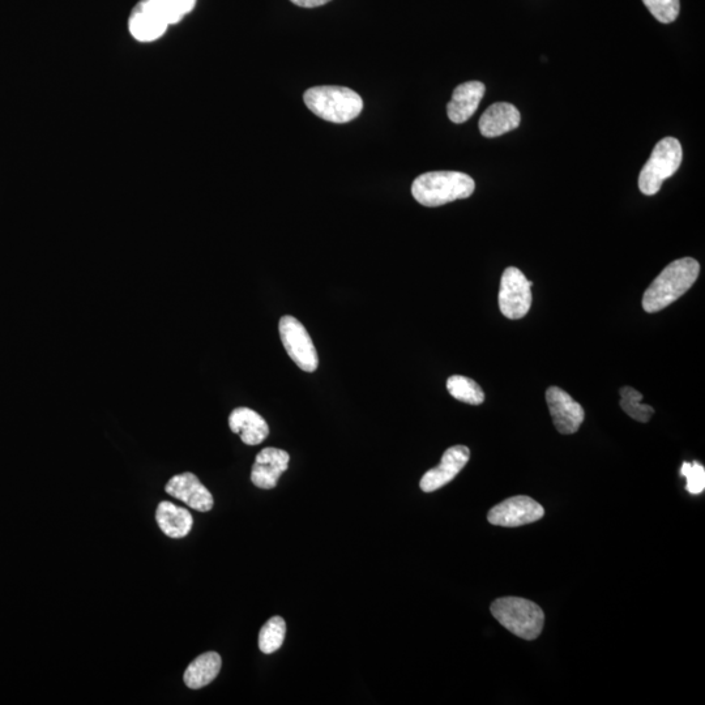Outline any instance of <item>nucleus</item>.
<instances>
[{
    "instance_id": "nucleus-8",
    "label": "nucleus",
    "mask_w": 705,
    "mask_h": 705,
    "mask_svg": "<svg viewBox=\"0 0 705 705\" xmlns=\"http://www.w3.org/2000/svg\"><path fill=\"white\" fill-rule=\"evenodd\" d=\"M545 516L544 507L534 499L519 495L491 508L487 520L498 527L516 528L536 523Z\"/></svg>"
},
{
    "instance_id": "nucleus-7",
    "label": "nucleus",
    "mask_w": 705,
    "mask_h": 705,
    "mask_svg": "<svg viewBox=\"0 0 705 705\" xmlns=\"http://www.w3.org/2000/svg\"><path fill=\"white\" fill-rule=\"evenodd\" d=\"M533 282L515 267H508L503 272L501 290H499V309L506 318L517 320L524 318L532 306Z\"/></svg>"
},
{
    "instance_id": "nucleus-24",
    "label": "nucleus",
    "mask_w": 705,
    "mask_h": 705,
    "mask_svg": "<svg viewBox=\"0 0 705 705\" xmlns=\"http://www.w3.org/2000/svg\"><path fill=\"white\" fill-rule=\"evenodd\" d=\"M681 476L686 477V490L692 495L702 494L705 489V469L698 461L683 463Z\"/></svg>"
},
{
    "instance_id": "nucleus-9",
    "label": "nucleus",
    "mask_w": 705,
    "mask_h": 705,
    "mask_svg": "<svg viewBox=\"0 0 705 705\" xmlns=\"http://www.w3.org/2000/svg\"><path fill=\"white\" fill-rule=\"evenodd\" d=\"M546 401L555 429L563 435L578 433L585 418L583 407L559 387H550L546 391Z\"/></svg>"
},
{
    "instance_id": "nucleus-4",
    "label": "nucleus",
    "mask_w": 705,
    "mask_h": 705,
    "mask_svg": "<svg viewBox=\"0 0 705 705\" xmlns=\"http://www.w3.org/2000/svg\"><path fill=\"white\" fill-rule=\"evenodd\" d=\"M491 614L508 631L524 640H536L544 630V610L520 597H503L490 606Z\"/></svg>"
},
{
    "instance_id": "nucleus-23",
    "label": "nucleus",
    "mask_w": 705,
    "mask_h": 705,
    "mask_svg": "<svg viewBox=\"0 0 705 705\" xmlns=\"http://www.w3.org/2000/svg\"><path fill=\"white\" fill-rule=\"evenodd\" d=\"M653 17L662 24L674 23L681 12L679 0H643Z\"/></svg>"
},
{
    "instance_id": "nucleus-15",
    "label": "nucleus",
    "mask_w": 705,
    "mask_h": 705,
    "mask_svg": "<svg viewBox=\"0 0 705 705\" xmlns=\"http://www.w3.org/2000/svg\"><path fill=\"white\" fill-rule=\"evenodd\" d=\"M521 115L515 105L508 102H497L487 108L478 122L481 134L485 138H498L516 130L520 126Z\"/></svg>"
},
{
    "instance_id": "nucleus-1",
    "label": "nucleus",
    "mask_w": 705,
    "mask_h": 705,
    "mask_svg": "<svg viewBox=\"0 0 705 705\" xmlns=\"http://www.w3.org/2000/svg\"><path fill=\"white\" fill-rule=\"evenodd\" d=\"M700 264L692 258L674 260L645 290L643 309L649 314L658 313L689 292L698 280Z\"/></svg>"
},
{
    "instance_id": "nucleus-21",
    "label": "nucleus",
    "mask_w": 705,
    "mask_h": 705,
    "mask_svg": "<svg viewBox=\"0 0 705 705\" xmlns=\"http://www.w3.org/2000/svg\"><path fill=\"white\" fill-rule=\"evenodd\" d=\"M286 635V623L281 617H273L262 627L259 632L260 651L271 655L279 651L284 643Z\"/></svg>"
},
{
    "instance_id": "nucleus-17",
    "label": "nucleus",
    "mask_w": 705,
    "mask_h": 705,
    "mask_svg": "<svg viewBox=\"0 0 705 705\" xmlns=\"http://www.w3.org/2000/svg\"><path fill=\"white\" fill-rule=\"evenodd\" d=\"M156 520L162 533L170 538H183L191 532L194 519L186 508L172 502H161L156 511Z\"/></svg>"
},
{
    "instance_id": "nucleus-22",
    "label": "nucleus",
    "mask_w": 705,
    "mask_h": 705,
    "mask_svg": "<svg viewBox=\"0 0 705 705\" xmlns=\"http://www.w3.org/2000/svg\"><path fill=\"white\" fill-rule=\"evenodd\" d=\"M169 25L178 24L195 8L196 0H152Z\"/></svg>"
},
{
    "instance_id": "nucleus-25",
    "label": "nucleus",
    "mask_w": 705,
    "mask_h": 705,
    "mask_svg": "<svg viewBox=\"0 0 705 705\" xmlns=\"http://www.w3.org/2000/svg\"><path fill=\"white\" fill-rule=\"evenodd\" d=\"M290 2L296 4L298 7L315 8L324 6V4L331 2V0H290Z\"/></svg>"
},
{
    "instance_id": "nucleus-2",
    "label": "nucleus",
    "mask_w": 705,
    "mask_h": 705,
    "mask_svg": "<svg viewBox=\"0 0 705 705\" xmlns=\"http://www.w3.org/2000/svg\"><path fill=\"white\" fill-rule=\"evenodd\" d=\"M476 190V183L468 174L460 172H429L420 175L412 185L413 198L425 207L468 199Z\"/></svg>"
},
{
    "instance_id": "nucleus-19",
    "label": "nucleus",
    "mask_w": 705,
    "mask_h": 705,
    "mask_svg": "<svg viewBox=\"0 0 705 705\" xmlns=\"http://www.w3.org/2000/svg\"><path fill=\"white\" fill-rule=\"evenodd\" d=\"M447 390L454 399L469 405H481L485 393L473 379L463 375H454L447 380Z\"/></svg>"
},
{
    "instance_id": "nucleus-6",
    "label": "nucleus",
    "mask_w": 705,
    "mask_h": 705,
    "mask_svg": "<svg viewBox=\"0 0 705 705\" xmlns=\"http://www.w3.org/2000/svg\"><path fill=\"white\" fill-rule=\"evenodd\" d=\"M282 345L299 369L314 373L319 366L318 352L305 326L293 316H282L279 323Z\"/></svg>"
},
{
    "instance_id": "nucleus-16",
    "label": "nucleus",
    "mask_w": 705,
    "mask_h": 705,
    "mask_svg": "<svg viewBox=\"0 0 705 705\" xmlns=\"http://www.w3.org/2000/svg\"><path fill=\"white\" fill-rule=\"evenodd\" d=\"M229 426L234 434L241 435L242 442L247 446H258L269 435L267 421L250 408L234 409L229 417Z\"/></svg>"
},
{
    "instance_id": "nucleus-20",
    "label": "nucleus",
    "mask_w": 705,
    "mask_h": 705,
    "mask_svg": "<svg viewBox=\"0 0 705 705\" xmlns=\"http://www.w3.org/2000/svg\"><path fill=\"white\" fill-rule=\"evenodd\" d=\"M621 395V408L623 412L630 416L632 420L647 423L651 421L653 414H655V409L651 405L643 404L642 393L634 390L632 387H622L619 391Z\"/></svg>"
},
{
    "instance_id": "nucleus-10",
    "label": "nucleus",
    "mask_w": 705,
    "mask_h": 705,
    "mask_svg": "<svg viewBox=\"0 0 705 705\" xmlns=\"http://www.w3.org/2000/svg\"><path fill=\"white\" fill-rule=\"evenodd\" d=\"M170 27L168 20L152 0H141L128 19V29L135 40L152 42L164 36Z\"/></svg>"
},
{
    "instance_id": "nucleus-13",
    "label": "nucleus",
    "mask_w": 705,
    "mask_h": 705,
    "mask_svg": "<svg viewBox=\"0 0 705 705\" xmlns=\"http://www.w3.org/2000/svg\"><path fill=\"white\" fill-rule=\"evenodd\" d=\"M289 461L288 452L280 448H264L256 455L255 464L252 465V484L263 490L275 489L281 474L288 470Z\"/></svg>"
},
{
    "instance_id": "nucleus-14",
    "label": "nucleus",
    "mask_w": 705,
    "mask_h": 705,
    "mask_svg": "<svg viewBox=\"0 0 705 705\" xmlns=\"http://www.w3.org/2000/svg\"><path fill=\"white\" fill-rule=\"evenodd\" d=\"M486 87L481 81H468L456 87L450 104L447 106V114L450 121L461 125L469 121L476 113L478 106L484 98Z\"/></svg>"
},
{
    "instance_id": "nucleus-18",
    "label": "nucleus",
    "mask_w": 705,
    "mask_h": 705,
    "mask_svg": "<svg viewBox=\"0 0 705 705\" xmlns=\"http://www.w3.org/2000/svg\"><path fill=\"white\" fill-rule=\"evenodd\" d=\"M221 656L216 652H207L196 657L188 665L185 672V683L192 690L203 689L209 683L215 681L221 670Z\"/></svg>"
},
{
    "instance_id": "nucleus-3",
    "label": "nucleus",
    "mask_w": 705,
    "mask_h": 705,
    "mask_svg": "<svg viewBox=\"0 0 705 705\" xmlns=\"http://www.w3.org/2000/svg\"><path fill=\"white\" fill-rule=\"evenodd\" d=\"M303 100L319 118L332 123H348L362 113L363 101L357 92L345 87L307 89Z\"/></svg>"
},
{
    "instance_id": "nucleus-5",
    "label": "nucleus",
    "mask_w": 705,
    "mask_h": 705,
    "mask_svg": "<svg viewBox=\"0 0 705 705\" xmlns=\"http://www.w3.org/2000/svg\"><path fill=\"white\" fill-rule=\"evenodd\" d=\"M682 145L675 138H665L656 144L649 160L639 175V188L644 195H656L662 183L673 177L681 168Z\"/></svg>"
},
{
    "instance_id": "nucleus-11",
    "label": "nucleus",
    "mask_w": 705,
    "mask_h": 705,
    "mask_svg": "<svg viewBox=\"0 0 705 705\" xmlns=\"http://www.w3.org/2000/svg\"><path fill=\"white\" fill-rule=\"evenodd\" d=\"M470 459V451L465 446H454L444 452L438 467L425 473L420 482V487L425 493H433L450 484L452 480L464 469Z\"/></svg>"
},
{
    "instance_id": "nucleus-12",
    "label": "nucleus",
    "mask_w": 705,
    "mask_h": 705,
    "mask_svg": "<svg viewBox=\"0 0 705 705\" xmlns=\"http://www.w3.org/2000/svg\"><path fill=\"white\" fill-rule=\"evenodd\" d=\"M165 491L178 501L186 503L192 510L208 512L213 508V497L194 473H182L170 478Z\"/></svg>"
}]
</instances>
